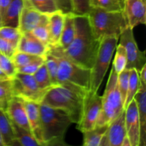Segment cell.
<instances>
[{"label":"cell","mask_w":146,"mask_h":146,"mask_svg":"<svg viewBox=\"0 0 146 146\" xmlns=\"http://www.w3.org/2000/svg\"><path fill=\"white\" fill-rule=\"evenodd\" d=\"M5 111L12 122L31 132L24 99L13 96L9 101Z\"/></svg>","instance_id":"14"},{"label":"cell","mask_w":146,"mask_h":146,"mask_svg":"<svg viewBox=\"0 0 146 146\" xmlns=\"http://www.w3.org/2000/svg\"><path fill=\"white\" fill-rule=\"evenodd\" d=\"M48 51L57 58L58 64L57 80L83 94L89 91L91 69L83 68L71 61L58 46H48Z\"/></svg>","instance_id":"3"},{"label":"cell","mask_w":146,"mask_h":146,"mask_svg":"<svg viewBox=\"0 0 146 146\" xmlns=\"http://www.w3.org/2000/svg\"><path fill=\"white\" fill-rule=\"evenodd\" d=\"M101 109L102 96L98 93H91L88 91L84 97L82 114L77 128L81 133H84L95 128Z\"/></svg>","instance_id":"9"},{"label":"cell","mask_w":146,"mask_h":146,"mask_svg":"<svg viewBox=\"0 0 146 146\" xmlns=\"http://www.w3.org/2000/svg\"><path fill=\"white\" fill-rule=\"evenodd\" d=\"M0 68L6 75L11 79L17 73V68L12 60L0 53Z\"/></svg>","instance_id":"36"},{"label":"cell","mask_w":146,"mask_h":146,"mask_svg":"<svg viewBox=\"0 0 146 146\" xmlns=\"http://www.w3.org/2000/svg\"><path fill=\"white\" fill-rule=\"evenodd\" d=\"M138 108L140 121L139 146L146 145V86H140L138 92L134 96Z\"/></svg>","instance_id":"18"},{"label":"cell","mask_w":146,"mask_h":146,"mask_svg":"<svg viewBox=\"0 0 146 146\" xmlns=\"http://www.w3.org/2000/svg\"><path fill=\"white\" fill-rule=\"evenodd\" d=\"M42 15L43 14L31 7L27 0H24V7L19 17V29L21 33L31 31L39 24Z\"/></svg>","instance_id":"17"},{"label":"cell","mask_w":146,"mask_h":146,"mask_svg":"<svg viewBox=\"0 0 146 146\" xmlns=\"http://www.w3.org/2000/svg\"><path fill=\"white\" fill-rule=\"evenodd\" d=\"M115 48H116V53H115V58L113 63L112 68L118 74L125 68L127 63V56L126 51L123 46L120 44L118 45L117 44Z\"/></svg>","instance_id":"31"},{"label":"cell","mask_w":146,"mask_h":146,"mask_svg":"<svg viewBox=\"0 0 146 146\" xmlns=\"http://www.w3.org/2000/svg\"><path fill=\"white\" fill-rule=\"evenodd\" d=\"M0 135L5 146L18 145L16 141L12 125L5 110L0 108Z\"/></svg>","instance_id":"22"},{"label":"cell","mask_w":146,"mask_h":146,"mask_svg":"<svg viewBox=\"0 0 146 146\" xmlns=\"http://www.w3.org/2000/svg\"><path fill=\"white\" fill-rule=\"evenodd\" d=\"M85 95L65 85H58L49 88L41 103L64 110L69 115L73 123L78 125L81 121Z\"/></svg>","instance_id":"5"},{"label":"cell","mask_w":146,"mask_h":146,"mask_svg":"<svg viewBox=\"0 0 146 146\" xmlns=\"http://www.w3.org/2000/svg\"><path fill=\"white\" fill-rule=\"evenodd\" d=\"M75 36L64 54L83 68L91 69L94 64L100 43L93 34L88 16L75 15Z\"/></svg>","instance_id":"1"},{"label":"cell","mask_w":146,"mask_h":146,"mask_svg":"<svg viewBox=\"0 0 146 146\" xmlns=\"http://www.w3.org/2000/svg\"><path fill=\"white\" fill-rule=\"evenodd\" d=\"M33 76H34V78L36 82L37 85H38V88L41 90L48 91L49 88L53 87L48 71H47L45 63H44L38 68V69L33 74Z\"/></svg>","instance_id":"28"},{"label":"cell","mask_w":146,"mask_h":146,"mask_svg":"<svg viewBox=\"0 0 146 146\" xmlns=\"http://www.w3.org/2000/svg\"><path fill=\"white\" fill-rule=\"evenodd\" d=\"M123 12L128 27L132 29L139 24H146L145 0H124Z\"/></svg>","instance_id":"12"},{"label":"cell","mask_w":146,"mask_h":146,"mask_svg":"<svg viewBox=\"0 0 146 146\" xmlns=\"http://www.w3.org/2000/svg\"><path fill=\"white\" fill-rule=\"evenodd\" d=\"M44 63V56L40 57L27 65L17 68V72L33 75Z\"/></svg>","instance_id":"38"},{"label":"cell","mask_w":146,"mask_h":146,"mask_svg":"<svg viewBox=\"0 0 146 146\" xmlns=\"http://www.w3.org/2000/svg\"><path fill=\"white\" fill-rule=\"evenodd\" d=\"M17 47L9 41L0 38V53L11 59L14 54L17 52Z\"/></svg>","instance_id":"39"},{"label":"cell","mask_w":146,"mask_h":146,"mask_svg":"<svg viewBox=\"0 0 146 146\" xmlns=\"http://www.w3.org/2000/svg\"><path fill=\"white\" fill-rule=\"evenodd\" d=\"M139 81L140 86H146V64L139 72Z\"/></svg>","instance_id":"41"},{"label":"cell","mask_w":146,"mask_h":146,"mask_svg":"<svg viewBox=\"0 0 146 146\" xmlns=\"http://www.w3.org/2000/svg\"><path fill=\"white\" fill-rule=\"evenodd\" d=\"M108 125L96 126L93 129L87 131L84 133V143L85 146H99L103 135L108 128Z\"/></svg>","instance_id":"24"},{"label":"cell","mask_w":146,"mask_h":146,"mask_svg":"<svg viewBox=\"0 0 146 146\" xmlns=\"http://www.w3.org/2000/svg\"><path fill=\"white\" fill-rule=\"evenodd\" d=\"M57 10L64 14H73V4L71 0H54Z\"/></svg>","instance_id":"40"},{"label":"cell","mask_w":146,"mask_h":146,"mask_svg":"<svg viewBox=\"0 0 146 146\" xmlns=\"http://www.w3.org/2000/svg\"><path fill=\"white\" fill-rule=\"evenodd\" d=\"M91 7L106 11H123L124 0H90Z\"/></svg>","instance_id":"29"},{"label":"cell","mask_w":146,"mask_h":146,"mask_svg":"<svg viewBox=\"0 0 146 146\" xmlns=\"http://www.w3.org/2000/svg\"><path fill=\"white\" fill-rule=\"evenodd\" d=\"M44 63H45L46 67L48 71L53 86H58L59 84H58V80H57L58 64L56 57L48 51L44 56Z\"/></svg>","instance_id":"27"},{"label":"cell","mask_w":146,"mask_h":146,"mask_svg":"<svg viewBox=\"0 0 146 146\" xmlns=\"http://www.w3.org/2000/svg\"><path fill=\"white\" fill-rule=\"evenodd\" d=\"M24 0H11L1 19L0 27H12L19 28V22Z\"/></svg>","instance_id":"20"},{"label":"cell","mask_w":146,"mask_h":146,"mask_svg":"<svg viewBox=\"0 0 146 146\" xmlns=\"http://www.w3.org/2000/svg\"><path fill=\"white\" fill-rule=\"evenodd\" d=\"M21 32L19 28L12 27H0V38H2L17 47Z\"/></svg>","instance_id":"33"},{"label":"cell","mask_w":146,"mask_h":146,"mask_svg":"<svg viewBox=\"0 0 146 146\" xmlns=\"http://www.w3.org/2000/svg\"><path fill=\"white\" fill-rule=\"evenodd\" d=\"M13 96L21 98L24 101L41 103L47 91L38 88L34 76L17 72L11 79Z\"/></svg>","instance_id":"8"},{"label":"cell","mask_w":146,"mask_h":146,"mask_svg":"<svg viewBox=\"0 0 146 146\" xmlns=\"http://www.w3.org/2000/svg\"><path fill=\"white\" fill-rule=\"evenodd\" d=\"M44 146L66 145L65 135L73 123L69 115L60 108L39 104Z\"/></svg>","instance_id":"2"},{"label":"cell","mask_w":146,"mask_h":146,"mask_svg":"<svg viewBox=\"0 0 146 146\" xmlns=\"http://www.w3.org/2000/svg\"><path fill=\"white\" fill-rule=\"evenodd\" d=\"M118 39V37L110 36L106 37L101 41L96 58L91 69L90 92L98 93L111 64Z\"/></svg>","instance_id":"7"},{"label":"cell","mask_w":146,"mask_h":146,"mask_svg":"<svg viewBox=\"0 0 146 146\" xmlns=\"http://www.w3.org/2000/svg\"><path fill=\"white\" fill-rule=\"evenodd\" d=\"M120 44L123 46L126 51L127 63L125 68H135L139 73L146 64L145 51H141L138 48L134 37L133 29L127 27L119 37Z\"/></svg>","instance_id":"10"},{"label":"cell","mask_w":146,"mask_h":146,"mask_svg":"<svg viewBox=\"0 0 146 146\" xmlns=\"http://www.w3.org/2000/svg\"><path fill=\"white\" fill-rule=\"evenodd\" d=\"M9 79H10V78L6 75L5 73H4V71L1 69V68H0V80H1V81H4V80H9Z\"/></svg>","instance_id":"43"},{"label":"cell","mask_w":146,"mask_h":146,"mask_svg":"<svg viewBox=\"0 0 146 146\" xmlns=\"http://www.w3.org/2000/svg\"><path fill=\"white\" fill-rule=\"evenodd\" d=\"M139 73L135 68H131V69H130L129 84H128V91H127L125 103L123 104L124 109H125L129 105L130 103L133 100L134 96L139 89Z\"/></svg>","instance_id":"25"},{"label":"cell","mask_w":146,"mask_h":146,"mask_svg":"<svg viewBox=\"0 0 146 146\" xmlns=\"http://www.w3.org/2000/svg\"><path fill=\"white\" fill-rule=\"evenodd\" d=\"M125 123L127 136L129 138L131 146H139L140 121L135 99L125 109Z\"/></svg>","instance_id":"13"},{"label":"cell","mask_w":146,"mask_h":146,"mask_svg":"<svg viewBox=\"0 0 146 146\" xmlns=\"http://www.w3.org/2000/svg\"><path fill=\"white\" fill-rule=\"evenodd\" d=\"M48 50V46L36 38L31 31L21 33L17 45V51L27 53L31 55L44 56Z\"/></svg>","instance_id":"16"},{"label":"cell","mask_w":146,"mask_h":146,"mask_svg":"<svg viewBox=\"0 0 146 146\" xmlns=\"http://www.w3.org/2000/svg\"><path fill=\"white\" fill-rule=\"evenodd\" d=\"M30 131L40 146H44L39 103L24 101Z\"/></svg>","instance_id":"15"},{"label":"cell","mask_w":146,"mask_h":146,"mask_svg":"<svg viewBox=\"0 0 146 146\" xmlns=\"http://www.w3.org/2000/svg\"><path fill=\"white\" fill-rule=\"evenodd\" d=\"M127 135L125 123V110L108 125L103 135L99 146H121L124 138Z\"/></svg>","instance_id":"11"},{"label":"cell","mask_w":146,"mask_h":146,"mask_svg":"<svg viewBox=\"0 0 146 146\" xmlns=\"http://www.w3.org/2000/svg\"><path fill=\"white\" fill-rule=\"evenodd\" d=\"M130 69L125 68L120 74H118V86L119 92L121 94V99L123 103H125L128 91V84H129Z\"/></svg>","instance_id":"35"},{"label":"cell","mask_w":146,"mask_h":146,"mask_svg":"<svg viewBox=\"0 0 146 146\" xmlns=\"http://www.w3.org/2000/svg\"><path fill=\"white\" fill-rule=\"evenodd\" d=\"M13 97L11 79L0 80V108L6 110L9 101Z\"/></svg>","instance_id":"32"},{"label":"cell","mask_w":146,"mask_h":146,"mask_svg":"<svg viewBox=\"0 0 146 146\" xmlns=\"http://www.w3.org/2000/svg\"><path fill=\"white\" fill-rule=\"evenodd\" d=\"M27 1L41 14H50L57 11L54 0H27Z\"/></svg>","instance_id":"30"},{"label":"cell","mask_w":146,"mask_h":146,"mask_svg":"<svg viewBox=\"0 0 146 146\" xmlns=\"http://www.w3.org/2000/svg\"><path fill=\"white\" fill-rule=\"evenodd\" d=\"M40 57L42 56L31 55V54H27V53L17 51V52L14 54V56L11 58V60H12L16 68H18L30 64V63L35 61Z\"/></svg>","instance_id":"34"},{"label":"cell","mask_w":146,"mask_h":146,"mask_svg":"<svg viewBox=\"0 0 146 146\" xmlns=\"http://www.w3.org/2000/svg\"><path fill=\"white\" fill-rule=\"evenodd\" d=\"M74 15H87L91 9L90 0H71Z\"/></svg>","instance_id":"37"},{"label":"cell","mask_w":146,"mask_h":146,"mask_svg":"<svg viewBox=\"0 0 146 146\" xmlns=\"http://www.w3.org/2000/svg\"><path fill=\"white\" fill-rule=\"evenodd\" d=\"M13 133L17 144L23 146H40L29 131L11 121Z\"/></svg>","instance_id":"23"},{"label":"cell","mask_w":146,"mask_h":146,"mask_svg":"<svg viewBox=\"0 0 146 146\" xmlns=\"http://www.w3.org/2000/svg\"><path fill=\"white\" fill-rule=\"evenodd\" d=\"M75 31V15L74 14H64V27L58 45L60 48L63 50L68 48L74 39Z\"/></svg>","instance_id":"21"},{"label":"cell","mask_w":146,"mask_h":146,"mask_svg":"<svg viewBox=\"0 0 146 146\" xmlns=\"http://www.w3.org/2000/svg\"><path fill=\"white\" fill-rule=\"evenodd\" d=\"M87 16L93 34L99 41L106 37L119 38L128 27L123 11H106L91 7Z\"/></svg>","instance_id":"4"},{"label":"cell","mask_w":146,"mask_h":146,"mask_svg":"<svg viewBox=\"0 0 146 146\" xmlns=\"http://www.w3.org/2000/svg\"><path fill=\"white\" fill-rule=\"evenodd\" d=\"M11 0H0V17H1V21L4 12L7 9V7L10 4Z\"/></svg>","instance_id":"42"},{"label":"cell","mask_w":146,"mask_h":146,"mask_svg":"<svg viewBox=\"0 0 146 146\" xmlns=\"http://www.w3.org/2000/svg\"><path fill=\"white\" fill-rule=\"evenodd\" d=\"M33 35L45 45H49L48 32V14H43L39 24L31 31Z\"/></svg>","instance_id":"26"},{"label":"cell","mask_w":146,"mask_h":146,"mask_svg":"<svg viewBox=\"0 0 146 146\" xmlns=\"http://www.w3.org/2000/svg\"><path fill=\"white\" fill-rule=\"evenodd\" d=\"M121 146H131L129 138H128V137L127 136V135L125 137V138H124V139H123V141L122 145H121Z\"/></svg>","instance_id":"44"},{"label":"cell","mask_w":146,"mask_h":146,"mask_svg":"<svg viewBox=\"0 0 146 146\" xmlns=\"http://www.w3.org/2000/svg\"><path fill=\"white\" fill-rule=\"evenodd\" d=\"M0 146H5V145H4V143H3V141H2V139H1V135H0Z\"/></svg>","instance_id":"45"},{"label":"cell","mask_w":146,"mask_h":146,"mask_svg":"<svg viewBox=\"0 0 146 146\" xmlns=\"http://www.w3.org/2000/svg\"><path fill=\"white\" fill-rule=\"evenodd\" d=\"M64 14L58 10L48 14V32H49L48 46L58 45L63 27H64Z\"/></svg>","instance_id":"19"},{"label":"cell","mask_w":146,"mask_h":146,"mask_svg":"<svg viewBox=\"0 0 146 146\" xmlns=\"http://www.w3.org/2000/svg\"><path fill=\"white\" fill-rule=\"evenodd\" d=\"M0 25H1V17H0Z\"/></svg>","instance_id":"46"},{"label":"cell","mask_w":146,"mask_h":146,"mask_svg":"<svg viewBox=\"0 0 146 146\" xmlns=\"http://www.w3.org/2000/svg\"><path fill=\"white\" fill-rule=\"evenodd\" d=\"M123 110V103L118 86V74L112 68L104 96L102 109L100 112L96 126L109 125Z\"/></svg>","instance_id":"6"}]
</instances>
